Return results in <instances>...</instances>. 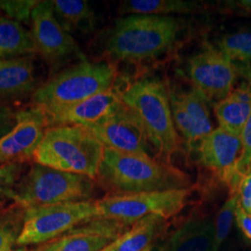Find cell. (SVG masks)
Returning <instances> with one entry per match:
<instances>
[{
    "mask_svg": "<svg viewBox=\"0 0 251 251\" xmlns=\"http://www.w3.org/2000/svg\"><path fill=\"white\" fill-rule=\"evenodd\" d=\"M237 194L240 206L249 215L251 216V170L241 178Z\"/></svg>",
    "mask_w": 251,
    "mask_h": 251,
    "instance_id": "obj_31",
    "label": "cell"
},
{
    "mask_svg": "<svg viewBox=\"0 0 251 251\" xmlns=\"http://www.w3.org/2000/svg\"><path fill=\"white\" fill-rule=\"evenodd\" d=\"M36 52L51 64L61 63L79 54L73 36L66 32L54 15L52 1H39L31 16Z\"/></svg>",
    "mask_w": 251,
    "mask_h": 251,
    "instance_id": "obj_12",
    "label": "cell"
},
{
    "mask_svg": "<svg viewBox=\"0 0 251 251\" xmlns=\"http://www.w3.org/2000/svg\"><path fill=\"white\" fill-rule=\"evenodd\" d=\"M241 148L239 136L218 126L201 141L195 153L198 164L212 171L225 183L240 156Z\"/></svg>",
    "mask_w": 251,
    "mask_h": 251,
    "instance_id": "obj_14",
    "label": "cell"
},
{
    "mask_svg": "<svg viewBox=\"0 0 251 251\" xmlns=\"http://www.w3.org/2000/svg\"><path fill=\"white\" fill-rule=\"evenodd\" d=\"M241 153L236 162L233 172L243 177L251 170V114L240 135Z\"/></svg>",
    "mask_w": 251,
    "mask_h": 251,
    "instance_id": "obj_29",
    "label": "cell"
},
{
    "mask_svg": "<svg viewBox=\"0 0 251 251\" xmlns=\"http://www.w3.org/2000/svg\"><path fill=\"white\" fill-rule=\"evenodd\" d=\"M121 103L120 92L113 88L75 104L45 114L49 124L76 125L87 127L113 115Z\"/></svg>",
    "mask_w": 251,
    "mask_h": 251,
    "instance_id": "obj_15",
    "label": "cell"
},
{
    "mask_svg": "<svg viewBox=\"0 0 251 251\" xmlns=\"http://www.w3.org/2000/svg\"><path fill=\"white\" fill-rule=\"evenodd\" d=\"M54 15L68 32L80 31L89 34L94 31L96 17L94 10L86 0H54Z\"/></svg>",
    "mask_w": 251,
    "mask_h": 251,
    "instance_id": "obj_21",
    "label": "cell"
},
{
    "mask_svg": "<svg viewBox=\"0 0 251 251\" xmlns=\"http://www.w3.org/2000/svg\"><path fill=\"white\" fill-rule=\"evenodd\" d=\"M25 208L15 205L0 209V251L12 250L24 226Z\"/></svg>",
    "mask_w": 251,
    "mask_h": 251,
    "instance_id": "obj_25",
    "label": "cell"
},
{
    "mask_svg": "<svg viewBox=\"0 0 251 251\" xmlns=\"http://www.w3.org/2000/svg\"><path fill=\"white\" fill-rule=\"evenodd\" d=\"M173 121L190 153L197 152L201 141L214 128L210 119L208 101L192 88L187 91L169 87Z\"/></svg>",
    "mask_w": 251,
    "mask_h": 251,
    "instance_id": "obj_10",
    "label": "cell"
},
{
    "mask_svg": "<svg viewBox=\"0 0 251 251\" xmlns=\"http://www.w3.org/2000/svg\"><path fill=\"white\" fill-rule=\"evenodd\" d=\"M157 250H156V248H154L153 247V245L152 246H151V247H149V248H147V249H145L144 251H156Z\"/></svg>",
    "mask_w": 251,
    "mask_h": 251,
    "instance_id": "obj_34",
    "label": "cell"
},
{
    "mask_svg": "<svg viewBox=\"0 0 251 251\" xmlns=\"http://www.w3.org/2000/svg\"><path fill=\"white\" fill-rule=\"evenodd\" d=\"M187 73L193 88L214 103L231 93L238 76L232 62L208 43L189 58Z\"/></svg>",
    "mask_w": 251,
    "mask_h": 251,
    "instance_id": "obj_9",
    "label": "cell"
},
{
    "mask_svg": "<svg viewBox=\"0 0 251 251\" xmlns=\"http://www.w3.org/2000/svg\"><path fill=\"white\" fill-rule=\"evenodd\" d=\"M214 46L232 62L238 75L251 84V28L224 35Z\"/></svg>",
    "mask_w": 251,
    "mask_h": 251,
    "instance_id": "obj_20",
    "label": "cell"
},
{
    "mask_svg": "<svg viewBox=\"0 0 251 251\" xmlns=\"http://www.w3.org/2000/svg\"><path fill=\"white\" fill-rule=\"evenodd\" d=\"M186 28L176 16L131 14L115 21L105 50L113 59L139 63L167 52Z\"/></svg>",
    "mask_w": 251,
    "mask_h": 251,
    "instance_id": "obj_2",
    "label": "cell"
},
{
    "mask_svg": "<svg viewBox=\"0 0 251 251\" xmlns=\"http://www.w3.org/2000/svg\"><path fill=\"white\" fill-rule=\"evenodd\" d=\"M112 195L190 188L187 173L150 155H140L104 148L97 177Z\"/></svg>",
    "mask_w": 251,
    "mask_h": 251,
    "instance_id": "obj_1",
    "label": "cell"
},
{
    "mask_svg": "<svg viewBox=\"0 0 251 251\" xmlns=\"http://www.w3.org/2000/svg\"><path fill=\"white\" fill-rule=\"evenodd\" d=\"M87 128L105 147L120 152L150 155V144L144 126L123 101L113 115Z\"/></svg>",
    "mask_w": 251,
    "mask_h": 251,
    "instance_id": "obj_11",
    "label": "cell"
},
{
    "mask_svg": "<svg viewBox=\"0 0 251 251\" xmlns=\"http://www.w3.org/2000/svg\"><path fill=\"white\" fill-rule=\"evenodd\" d=\"M201 9V3L194 0H125L119 4L120 14L169 16L188 14Z\"/></svg>",
    "mask_w": 251,
    "mask_h": 251,
    "instance_id": "obj_23",
    "label": "cell"
},
{
    "mask_svg": "<svg viewBox=\"0 0 251 251\" xmlns=\"http://www.w3.org/2000/svg\"><path fill=\"white\" fill-rule=\"evenodd\" d=\"M17 123L14 128L0 139V165L22 163L34 157L46 133L49 124L46 114L34 107L16 113Z\"/></svg>",
    "mask_w": 251,
    "mask_h": 251,
    "instance_id": "obj_13",
    "label": "cell"
},
{
    "mask_svg": "<svg viewBox=\"0 0 251 251\" xmlns=\"http://www.w3.org/2000/svg\"><path fill=\"white\" fill-rule=\"evenodd\" d=\"M94 194V179L88 176L36 163L21 177L10 199L25 208L88 201Z\"/></svg>",
    "mask_w": 251,
    "mask_h": 251,
    "instance_id": "obj_6",
    "label": "cell"
},
{
    "mask_svg": "<svg viewBox=\"0 0 251 251\" xmlns=\"http://www.w3.org/2000/svg\"><path fill=\"white\" fill-rule=\"evenodd\" d=\"M213 109L219 126L240 137L251 114V84L243 82L225 99L213 103Z\"/></svg>",
    "mask_w": 251,
    "mask_h": 251,
    "instance_id": "obj_18",
    "label": "cell"
},
{
    "mask_svg": "<svg viewBox=\"0 0 251 251\" xmlns=\"http://www.w3.org/2000/svg\"><path fill=\"white\" fill-rule=\"evenodd\" d=\"M100 251H110V249H109V246L108 247H106V248H104L103 250H101Z\"/></svg>",
    "mask_w": 251,
    "mask_h": 251,
    "instance_id": "obj_36",
    "label": "cell"
},
{
    "mask_svg": "<svg viewBox=\"0 0 251 251\" xmlns=\"http://www.w3.org/2000/svg\"><path fill=\"white\" fill-rule=\"evenodd\" d=\"M114 241L98 234L70 231L36 251H100Z\"/></svg>",
    "mask_w": 251,
    "mask_h": 251,
    "instance_id": "obj_24",
    "label": "cell"
},
{
    "mask_svg": "<svg viewBox=\"0 0 251 251\" xmlns=\"http://www.w3.org/2000/svg\"><path fill=\"white\" fill-rule=\"evenodd\" d=\"M117 75L113 63L84 60L39 86L32 101L46 114L52 113L113 89Z\"/></svg>",
    "mask_w": 251,
    "mask_h": 251,
    "instance_id": "obj_4",
    "label": "cell"
},
{
    "mask_svg": "<svg viewBox=\"0 0 251 251\" xmlns=\"http://www.w3.org/2000/svg\"><path fill=\"white\" fill-rule=\"evenodd\" d=\"M195 190L193 185L190 188L162 192L111 195L96 200L99 217L129 226L148 215L161 216L168 220L185 207Z\"/></svg>",
    "mask_w": 251,
    "mask_h": 251,
    "instance_id": "obj_7",
    "label": "cell"
},
{
    "mask_svg": "<svg viewBox=\"0 0 251 251\" xmlns=\"http://www.w3.org/2000/svg\"><path fill=\"white\" fill-rule=\"evenodd\" d=\"M167 227L161 216L148 215L135 222L128 230L109 245L110 251H143L152 246Z\"/></svg>",
    "mask_w": 251,
    "mask_h": 251,
    "instance_id": "obj_19",
    "label": "cell"
},
{
    "mask_svg": "<svg viewBox=\"0 0 251 251\" xmlns=\"http://www.w3.org/2000/svg\"><path fill=\"white\" fill-rule=\"evenodd\" d=\"M239 203L237 193H229V198L224 206L219 210L215 223V241L213 251H219L231 231L233 218H235V209Z\"/></svg>",
    "mask_w": 251,
    "mask_h": 251,
    "instance_id": "obj_26",
    "label": "cell"
},
{
    "mask_svg": "<svg viewBox=\"0 0 251 251\" xmlns=\"http://www.w3.org/2000/svg\"><path fill=\"white\" fill-rule=\"evenodd\" d=\"M38 3L36 0H0V10L13 21L28 22Z\"/></svg>",
    "mask_w": 251,
    "mask_h": 251,
    "instance_id": "obj_27",
    "label": "cell"
},
{
    "mask_svg": "<svg viewBox=\"0 0 251 251\" xmlns=\"http://www.w3.org/2000/svg\"><path fill=\"white\" fill-rule=\"evenodd\" d=\"M120 98L141 120L159 161L174 166L181 141L173 121L169 86L157 78H142L120 92Z\"/></svg>",
    "mask_w": 251,
    "mask_h": 251,
    "instance_id": "obj_3",
    "label": "cell"
},
{
    "mask_svg": "<svg viewBox=\"0 0 251 251\" xmlns=\"http://www.w3.org/2000/svg\"><path fill=\"white\" fill-rule=\"evenodd\" d=\"M99 217L96 200L25 208L20 246L48 243L75 227Z\"/></svg>",
    "mask_w": 251,
    "mask_h": 251,
    "instance_id": "obj_8",
    "label": "cell"
},
{
    "mask_svg": "<svg viewBox=\"0 0 251 251\" xmlns=\"http://www.w3.org/2000/svg\"><path fill=\"white\" fill-rule=\"evenodd\" d=\"M34 53L36 47L31 33L18 22L0 16V60Z\"/></svg>",
    "mask_w": 251,
    "mask_h": 251,
    "instance_id": "obj_22",
    "label": "cell"
},
{
    "mask_svg": "<svg viewBox=\"0 0 251 251\" xmlns=\"http://www.w3.org/2000/svg\"><path fill=\"white\" fill-rule=\"evenodd\" d=\"M224 6L231 10H237L245 14H251V0L225 1Z\"/></svg>",
    "mask_w": 251,
    "mask_h": 251,
    "instance_id": "obj_33",
    "label": "cell"
},
{
    "mask_svg": "<svg viewBox=\"0 0 251 251\" xmlns=\"http://www.w3.org/2000/svg\"><path fill=\"white\" fill-rule=\"evenodd\" d=\"M104 148L85 126L58 125L46 130L34 158L40 165L94 179Z\"/></svg>",
    "mask_w": 251,
    "mask_h": 251,
    "instance_id": "obj_5",
    "label": "cell"
},
{
    "mask_svg": "<svg viewBox=\"0 0 251 251\" xmlns=\"http://www.w3.org/2000/svg\"><path fill=\"white\" fill-rule=\"evenodd\" d=\"M16 123V113L5 102H0V139L9 133Z\"/></svg>",
    "mask_w": 251,
    "mask_h": 251,
    "instance_id": "obj_30",
    "label": "cell"
},
{
    "mask_svg": "<svg viewBox=\"0 0 251 251\" xmlns=\"http://www.w3.org/2000/svg\"><path fill=\"white\" fill-rule=\"evenodd\" d=\"M215 225L209 217H191L179 226L163 251H213Z\"/></svg>",
    "mask_w": 251,
    "mask_h": 251,
    "instance_id": "obj_17",
    "label": "cell"
},
{
    "mask_svg": "<svg viewBox=\"0 0 251 251\" xmlns=\"http://www.w3.org/2000/svg\"><path fill=\"white\" fill-rule=\"evenodd\" d=\"M235 221L243 233L251 240V216L243 209L239 203L235 209Z\"/></svg>",
    "mask_w": 251,
    "mask_h": 251,
    "instance_id": "obj_32",
    "label": "cell"
},
{
    "mask_svg": "<svg viewBox=\"0 0 251 251\" xmlns=\"http://www.w3.org/2000/svg\"><path fill=\"white\" fill-rule=\"evenodd\" d=\"M23 164L20 162L0 165V203L10 199V194L22 177Z\"/></svg>",
    "mask_w": 251,
    "mask_h": 251,
    "instance_id": "obj_28",
    "label": "cell"
},
{
    "mask_svg": "<svg viewBox=\"0 0 251 251\" xmlns=\"http://www.w3.org/2000/svg\"><path fill=\"white\" fill-rule=\"evenodd\" d=\"M9 251H29L27 250L26 248H25V247H22V248H19V249H16V250H10Z\"/></svg>",
    "mask_w": 251,
    "mask_h": 251,
    "instance_id": "obj_35",
    "label": "cell"
},
{
    "mask_svg": "<svg viewBox=\"0 0 251 251\" xmlns=\"http://www.w3.org/2000/svg\"><path fill=\"white\" fill-rule=\"evenodd\" d=\"M34 60L31 56L0 60V102L23 99L37 89Z\"/></svg>",
    "mask_w": 251,
    "mask_h": 251,
    "instance_id": "obj_16",
    "label": "cell"
}]
</instances>
